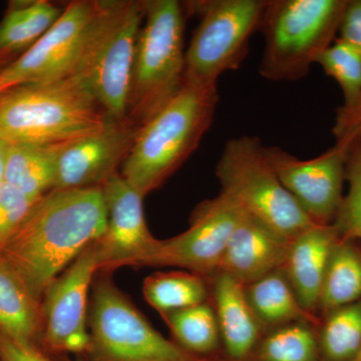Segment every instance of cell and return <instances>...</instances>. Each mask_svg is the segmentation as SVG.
<instances>
[{"instance_id": "22", "label": "cell", "mask_w": 361, "mask_h": 361, "mask_svg": "<svg viewBox=\"0 0 361 361\" xmlns=\"http://www.w3.org/2000/svg\"><path fill=\"white\" fill-rule=\"evenodd\" d=\"M246 295L263 325L282 326L294 322H315L314 316L299 303L282 268L247 284Z\"/></svg>"}, {"instance_id": "32", "label": "cell", "mask_w": 361, "mask_h": 361, "mask_svg": "<svg viewBox=\"0 0 361 361\" xmlns=\"http://www.w3.org/2000/svg\"><path fill=\"white\" fill-rule=\"evenodd\" d=\"M0 361H51L33 343L11 338L0 332Z\"/></svg>"}, {"instance_id": "34", "label": "cell", "mask_w": 361, "mask_h": 361, "mask_svg": "<svg viewBox=\"0 0 361 361\" xmlns=\"http://www.w3.org/2000/svg\"><path fill=\"white\" fill-rule=\"evenodd\" d=\"M11 142L0 139V186L4 183V172H6V163L7 153H8Z\"/></svg>"}, {"instance_id": "16", "label": "cell", "mask_w": 361, "mask_h": 361, "mask_svg": "<svg viewBox=\"0 0 361 361\" xmlns=\"http://www.w3.org/2000/svg\"><path fill=\"white\" fill-rule=\"evenodd\" d=\"M290 243V240L244 213L229 240L219 272L250 284L283 267Z\"/></svg>"}, {"instance_id": "30", "label": "cell", "mask_w": 361, "mask_h": 361, "mask_svg": "<svg viewBox=\"0 0 361 361\" xmlns=\"http://www.w3.org/2000/svg\"><path fill=\"white\" fill-rule=\"evenodd\" d=\"M37 201L6 183L0 186V254Z\"/></svg>"}, {"instance_id": "25", "label": "cell", "mask_w": 361, "mask_h": 361, "mask_svg": "<svg viewBox=\"0 0 361 361\" xmlns=\"http://www.w3.org/2000/svg\"><path fill=\"white\" fill-rule=\"evenodd\" d=\"M145 298L160 314L206 302L207 287L196 273H156L142 286Z\"/></svg>"}, {"instance_id": "9", "label": "cell", "mask_w": 361, "mask_h": 361, "mask_svg": "<svg viewBox=\"0 0 361 361\" xmlns=\"http://www.w3.org/2000/svg\"><path fill=\"white\" fill-rule=\"evenodd\" d=\"M89 314L94 361H199L157 331L108 278L92 289Z\"/></svg>"}, {"instance_id": "4", "label": "cell", "mask_w": 361, "mask_h": 361, "mask_svg": "<svg viewBox=\"0 0 361 361\" xmlns=\"http://www.w3.org/2000/svg\"><path fill=\"white\" fill-rule=\"evenodd\" d=\"M186 16L177 0H145L127 103V118L137 127L146 125L184 85Z\"/></svg>"}, {"instance_id": "21", "label": "cell", "mask_w": 361, "mask_h": 361, "mask_svg": "<svg viewBox=\"0 0 361 361\" xmlns=\"http://www.w3.org/2000/svg\"><path fill=\"white\" fill-rule=\"evenodd\" d=\"M61 145L11 144L4 183L39 200L54 189L56 158Z\"/></svg>"}, {"instance_id": "24", "label": "cell", "mask_w": 361, "mask_h": 361, "mask_svg": "<svg viewBox=\"0 0 361 361\" xmlns=\"http://www.w3.org/2000/svg\"><path fill=\"white\" fill-rule=\"evenodd\" d=\"M316 63L341 85L344 104L337 113L334 128L343 127L355 118L361 108V54L337 39L318 58Z\"/></svg>"}, {"instance_id": "14", "label": "cell", "mask_w": 361, "mask_h": 361, "mask_svg": "<svg viewBox=\"0 0 361 361\" xmlns=\"http://www.w3.org/2000/svg\"><path fill=\"white\" fill-rule=\"evenodd\" d=\"M106 209V231L94 242L99 270L147 266L160 240L149 232L142 196L122 175L102 185Z\"/></svg>"}, {"instance_id": "11", "label": "cell", "mask_w": 361, "mask_h": 361, "mask_svg": "<svg viewBox=\"0 0 361 361\" xmlns=\"http://www.w3.org/2000/svg\"><path fill=\"white\" fill-rule=\"evenodd\" d=\"M99 0H75L35 44L0 73V94L18 85L49 82L73 73Z\"/></svg>"}, {"instance_id": "26", "label": "cell", "mask_w": 361, "mask_h": 361, "mask_svg": "<svg viewBox=\"0 0 361 361\" xmlns=\"http://www.w3.org/2000/svg\"><path fill=\"white\" fill-rule=\"evenodd\" d=\"M180 348L192 355H208L219 345L215 310L206 302L161 314Z\"/></svg>"}, {"instance_id": "23", "label": "cell", "mask_w": 361, "mask_h": 361, "mask_svg": "<svg viewBox=\"0 0 361 361\" xmlns=\"http://www.w3.org/2000/svg\"><path fill=\"white\" fill-rule=\"evenodd\" d=\"M361 300V252L339 239L323 280L319 308L325 313Z\"/></svg>"}, {"instance_id": "29", "label": "cell", "mask_w": 361, "mask_h": 361, "mask_svg": "<svg viewBox=\"0 0 361 361\" xmlns=\"http://www.w3.org/2000/svg\"><path fill=\"white\" fill-rule=\"evenodd\" d=\"M345 180L348 193L342 199L332 224L341 239L361 240V137L356 134L346 161Z\"/></svg>"}, {"instance_id": "19", "label": "cell", "mask_w": 361, "mask_h": 361, "mask_svg": "<svg viewBox=\"0 0 361 361\" xmlns=\"http://www.w3.org/2000/svg\"><path fill=\"white\" fill-rule=\"evenodd\" d=\"M63 11L47 0L9 1L0 23V59L13 63L58 21Z\"/></svg>"}, {"instance_id": "6", "label": "cell", "mask_w": 361, "mask_h": 361, "mask_svg": "<svg viewBox=\"0 0 361 361\" xmlns=\"http://www.w3.org/2000/svg\"><path fill=\"white\" fill-rule=\"evenodd\" d=\"M145 0H99L73 75L80 78L111 118H127L128 94Z\"/></svg>"}, {"instance_id": "28", "label": "cell", "mask_w": 361, "mask_h": 361, "mask_svg": "<svg viewBox=\"0 0 361 361\" xmlns=\"http://www.w3.org/2000/svg\"><path fill=\"white\" fill-rule=\"evenodd\" d=\"M317 339L308 323L278 326L259 348L260 361H317Z\"/></svg>"}, {"instance_id": "33", "label": "cell", "mask_w": 361, "mask_h": 361, "mask_svg": "<svg viewBox=\"0 0 361 361\" xmlns=\"http://www.w3.org/2000/svg\"><path fill=\"white\" fill-rule=\"evenodd\" d=\"M348 132H355L356 135H360L361 137V108L360 111H358V113L356 114L355 118H353L348 125L341 128H334V135H336V137Z\"/></svg>"}, {"instance_id": "1", "label": "cell", "mask_w": 361, "mask_h": 361, "mask_svg": "<svg viewBox=\"0 0 361 361\" xmlns=\"http://www.w3.org/2000/svg\"><path fill=\"white\" fill-rule=\"evenodd\" d=\"M106 227L101 187L51 190L35 202L1 255L40 300Z\"/></svg>"}, {"instance_id": "10", "label": "cell", "mask_w": 361, "mask_h": 361, "mask_svg": "<svg viewBox=\"0 0 361 361\" xmlns=\"http://www.w3.org/2000/svg\"><path fill=\"white\" fill-rule=\"evenodd\" d=\"M353 132L336 137L322 155L301 160L278 147H264L266 158L287 191L315 224L330 225L341 205L342 186Z\"/></svg>"}, {"instance_id": "31", "label": "cell", "mask_w": 361, "mask_h": 361, "mask_svg": "<svg viewBox=\"0 0 361 361\" xmlns=\"http://www.w3.org/2000/svg\"><path fill=\"white\" fill-rule=\"evenodd\" d=\"M338 33V39L361 54V0H348Z\"/></svg>"}, {"instance_id": "36", "label": "cell", "mask_w": 361, "mask_h": 361, "mask_svg": "<svg viewBox=\"0 0 361 361\" xmlns=\"http://www.w3.org/2000/svg\"><path fill=\"white\" fill-rule=\"evenodd\" d=\"M353 361H361V349L360 353H358V355L355 356V360H353Z\"/></svg>"}, {"instance_id": "17", "label": "cell", "mask_w": 361, "mask_h": 361, "mask_svg": "<svg viewBox=\"0 0 361 361\" xmlns=\"http://www.w3.org/2000/svg\"><path fill=\"white\" fill-rule=\"evenodd\" d=\"M339 239L334 224H314L291 240L282 269L299 303L311 314L319 308L325 272Z\"/></svg>"}, {"instance_id": "7", "label": "cell", "mask_w": 361, "mask_h": 361, "mask_svg": "<svg viewBox=\"0 0 361 361\" xmlns=\"http://www.w3.org/2000/svg\"><path fill=\"white\" fill-rule=\"evenodd\" d=\"M216 176L221 193L290 241L315 224L278 178L258 137L242 135L226 142Z\"/></svg>"}, {"instance_id": "2", "label": "cell", "mask_w": 361, "mask_h": 361, "mask_svg": "<svg viewBox=\"0 0 361 361\" xmlns=\"http://www.w3.org/2000/svg\"><path fill=\"white\" fill-rule=\"evenodd\" d=\"M110 118L73 75L0 94V139L11 144H63L99 132Z\"/></svg>"}, {"instance_id": "35", "label": "cell", "mask_w": 361, "mask_h": 361, "mask_svg": "<svg viewBox=\"0 0 361 361\" xmlns=\"http://www.w3.org/2000/svg\"><path fill=\"white\" fill-rule=\"evenodd\" d=\"M9 65H11V63H9L8 61L0 59V73H1V71H4V68H6V66H8Z\"/></svg>"}, {"instance_id": "8", "label": "cell", "mask_w": 361, "mask_h": 361, "mask_svg": "<svg viewBox=\"0 0 361 361\" xmlns=\"http://www.w3.org/2000/svg\"><path fill=\"white\" fill-rule=\"evenodd\" d=\"M267 0H205L185 2V11L201 20L185 52V82L217 85L221 75L238 70L260 32Z\"/></svg>"}, {"instance_id": "5", "label": "cell", "mask_w": 361, "mask_h": 361, "mask_svg": "<svg viewBox=\"0 0 361 361\" xmlns=\"http://www.w3.org/2000/svg\"><path fill=\"white\" fill-rule=\"evenodd\" d=\"M348 0H267L260 32L264 49L259 73L295 82L332 44Z\"/></svg>"}, {"instance_id": "20", "label": "cell", "mask_w": 361, "mask_h": 361, "mask_svg": "<svg viewBox=\"0 0 361 361\" xmlns=\"http://www.w3.org/2000/svg\"><path fill=\"white\" fill-rule=\"evenodd\" d=\"M42 325V307L23 277L0 254V332L33 343Z\"/></svg>"}, {"instance_id": "15", "label": "cell", "mask_w": 361, "mask_h": 361, "mask_svg": "<svg viewBox=\"0 0 361 361\" xmlns=\"http://www.w3.org/2000/svg\"><path fill=\"white\" fill-rule=\"evenodd\" d=\"M137 127L129 118H110L103 129L61 145L56 158L54 189L102 187L116 174L134 146Z\"/></svg>"}, {"instance_id": "13", "label": "cell", "mask_w": 361, "mask_h": 361, "mask_svg": "<svg viewBox=\"0 0 361 361\" xmlns=\"http://www.w3.org/2000/svg\"><path fill=\"white\" fill-rule=\"evenodd\" d=\"M99 270L94 244L66 268L44 295L42 325L47 348L56 353H87L90 348L87 301Z\"/></svg>"}, {"instance_id": "3", "label": "cell", "mask_w": 361, "mask_h": 361, "mask_svg": "<svg viewBox=\"0 0 361 361\" xmlns=\"http://www.w3.org/2000/svg\"><path fill=\"white\" fill-rule=\"evenodd\" d=\"M218 103L217 85L185 82L170 103L140 129L121 175L144 198L160 188L198 148Z\"/></svg>"}, {"instance_id": "18", "label": "cell", "mask_w": 361, "mask_h": 361, "mask_svg": "<svg viewBox=\"0 0 361 361\" xmlns=\"http://www.w3.org/2000/svg\"><path fill=\"white\" fill-rule=\"evenodd\" d=\"M213 294L226 350L233 360H244L257 343L263 325L249 304L246 285L227 273L218 272Z\"/></svg>"}, {"instance_id": "27", "label": "cell", "mask_w": 361, "mask_h": 361, "mask_svg": "<svg viewBox=\"0 0 361 361\" xmlns=\"http://www.w3.org/2000/svg\"><path fill=\"white\" fill-rule=\"evenodd\" d=\"M322 348L329 361H353L361 349V300L327 313Z\"/></svg>"}, {"instance_id": "12", "label": "cell", "mask_w": 361, "mask_h": 361, "mask_svg": "<svg viewBox=\"0 0 361 361\" xmlns=\"http://www.w3.org/2000/svg\"><path fill=\"white\" fill-rule=\"evenodd\" d=\"M243 215V210L223 193L203 202L194 211L186 231L160 240L147 266H175L198 275L217 274Z\"/></svg>"}]
</instances>
